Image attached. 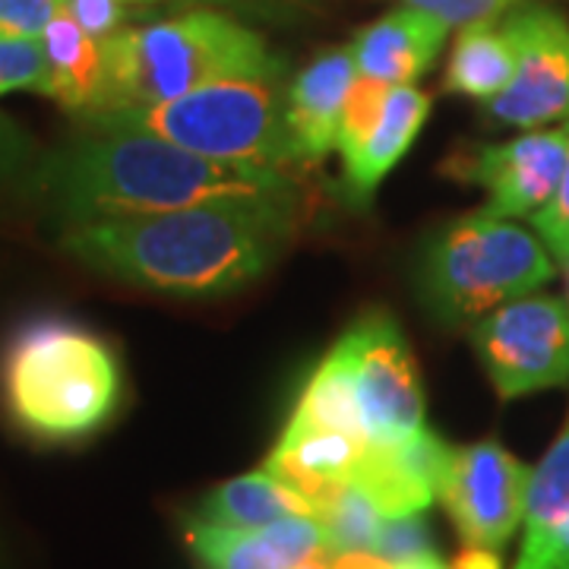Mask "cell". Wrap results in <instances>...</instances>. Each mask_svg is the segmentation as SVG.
Returning <instances> with one entry per match:
<instances>
[{"instance_id": "5b68a950", "label": "cell", "mask_w": 569, "mask_h": 569, "mask_svg": "<svg viewBox=\"0 0 569 569\" xmlns=\"http://www.w3.org/2000/svg\"><path fill=\"white\" fill-rule=\"evenodd\" d=\"M553 272L550 250L531 231L481 209L447 224L427 244L418 291L433 320L468 326L516 298L535 295Z\"/></svg>"}, {"instance_id": "484cf974", "label": "cell", "mask_w": 569, "mask_h": 569, "mask_svg": "<svg viewBox=\"0 0 569 569\" xmlns=\"http://www.w3.org/2000/svg\"><path fill=\"white\" fill-rule=\"evenodd\" d=\"M373 553L389 560L392 567H402L408 560H418L425 553H433L430 529L425 522V512H411V516H392L380 522Z\"/></svg>"}, {"instance_id": "f546056e", "label": "cell", "mask_w": 569, "mask_h": 569, "mask_svg": "<svg viewBox=\"0 0 569 569\" xmlns=\"http://www.w3.org/2000/svg\"><path fill=\"white\" fill-rule=\"evenodd\" d=\"M408 7H418L447 26H471V22L500 20L503 13L529 3V0H406Z\"/></svg>"}, {"instance_id": "44dd1931", "label": "cell", "mask_w": 569, "mask_h": 569, "mask_svg": "<svg viewBox=\"0 0 569 569\" xmlns=\"http://www.w3.org/2000/svg\"><path fill=\"white\" fill-rule=\"evenodd\" d=\"M291 427H320V430H339L355 440H367L365 415H361V402H358V387H355V373H351V361L342 342L326 351V358L313 367L310 380L298 396V406L288 418Z\"/></svg>"}, {"instance_id": "3957f363", "label": "cell", "mask_w": 569, "mask_h": 569, "mask_svg": "<svg viewBox=\"0 0 569 569\" xmlns=\"http://www.w3.org/2000/svg\"><path fill=\"white\" fill-rule=\"evenodd\" d=\"M104 82L86 121L171 102L187 92L234 77H276L284 61L263 36L219 10H190L149 26L121 29L102 41Z\"/></svg>"}, {"instance_id": "5bb4252c", "label": "cell", "mask_w": 569, "mask_h": 569, "mask_svg": "<svg viewBox=\"0 0 569 569\" xmlns=\"http://www.w3.org/2000/svg\"><path fill=\"white\" fill-rule=\"evenodd\" d=\"M447 32V22L406 3L365 26L348 48L361 77L389 86H415L433 67Z\"/></svg>"}, {"instance_id": "836d02e7", "label": "cell", "mask_w": 569, "mask_h": 569, "mask_svg": "<svg viewBox=\"0 0 569 569\" xmlns=\"http://www.w3.org/2000/svg\"><path fill=\"white\" fill-rule=\"evenodd\" d=\"M209 7H228V10H247V13H257L263 7V0H203Z\"/></svg>"}, {"instance_id": "d6986e66", "label": "cell", "mask_w": 569, "mask_h": 569, "mask_svg": "<svg viewBox=\"0 0 569 569\" xmlns=\"http://www.w3.org/2000/svg\"><path fill=\"white\" fill-rule=\"evenodd\" d=\"M291 516H317V512L301 490L284 485L272 471L257 468L209 490L193 519L222 529H266Z\"/></svg>"}, {"instance_id": "cb8c5ba5", "label": "cell", "mask_w": 569, "mask_h": 569, "mask_svg": "<svg viewBox=\"0 0 569 569\" xmlns=\"http://www.w3.org/2000/svg\"><path fill=\"white\" fill-rule=\"evenodd\" d=\"M389 89H392L389 82L373 80V77H358L351 82L346 108H342V123H339V142H336L342 164L351 162L365 149V142L373 137L387 108Z\"/></svg>"}, {"instance_id": "ba28073f", "label": "cell", "mask_w": 569, "mask_h": 569, "mask_svg": "<svg viewBox=\"0 0 569 569\" xmlns=\"http://www.w3.org/2000/svg\"><path fill=\"white\" fill-rule=\"evenodd\" d=\"M348 351L370 447H392L425 430L421 370L399 323L377 310L339 339Z\"/></svg>"}, {"instance_id": "d590c367", "label": "cell", "mask_w": 569, "mask_h": 569, "mask_svg": "<svg viewBox=\"0 0 569 569\" xmlns=\"http://www.w3.org/2000/svg\"><path fill=\"white\" fill-rule=\"evenodd\" d=\"M127 3H137V7H152V3H197V0H127Z\"/></svg>"}, {"instance_id": "e575fe53", "label": "cell", "mask_w": 569, "mask_h": 569, "mask_svg": "<svg viewBox=\"0 0 569 569\" xmlns=\"http://www.w3.org/2000/svg\"><path fill=\"white\" fill-rule=\"evenodd\" d=\"M399 569H449V567H443V563L437 560V553H425V557H418V560H408V563H402Z\"/></svg>"}, {"instance_id": "ffe728a7", "label": "cell", "mask_w": 569, "mask_h": 569, "mask_svg": "<svg viewBox=\"0 0 569 569\" xmlns=\"http://www.w3.org/2000/svg\"><path fill=\"white\" fill-rule=\"evenodd\" d=\"M516 77V44L507 26L497 20L471 22L459 29L443 73V89L449 96H466L488 104Z\"/></svg>"}, {"instance_id": "e0dca14e", "label": "cell", "mask_w": 569, "mask_h": 569, "mask_svg": "<svg viewBox=\"0 0 569 569\" xmlns=\"http://www.w3.org/2000/svg\"><path fill=\"white\" fill-rule=\"evenodd\" d=\"M430 114V96L418 86H392L389 89L383 118L377 123L373 137L365 142V149L342 164L346 197L351 206L370 203L380 181L399 164V159L418 140L421 127Z\"/></svg>"}, {"instance_id": "f1b7e54d", "label": "cell", "mask_w": 569, "mask_h": 569, "mask_svg": "<svg viewBox=\"0 0 569 569\" xmlns=\"http://www.w3.org/2000/svg\"><path fill=\"white\" fill-rule=\"evenodd\" d=\"M569 130V121H567ZM531 228L538 231L541 244L548 247L550 257L563 266L569 257V156H567V171H563V181L557 187L553 200H550L541 212H535L529 219Z\"/></svg>"}, {"instance_id": "83f0119b", "label": "cell", "mask_w": 569, "mask_h": 569, "mask_svg": "<svg viewBox=\"0 0 569 569\" xmlns=\"http://www.w3.org/2000/svg\"><path fill=\"white\" fill-rule=\"evenodd\" d=\"M63 0H0V39H41Z\"/></svg>"}, {"instance_id": "7c38bea8", "label": "cell", "mask_w": 569, "mask_h": 569, "mask_svg": "<svg viewBox=\"0 0 569 569\" xmlns=\"http://www.w3.org/2000/svg\"><path fill=\"white\" fill-rule=\"evenodd\" d=\"M358 80L351 48H329L284 89V123L298 162H320L339 142L348 89Z\"/></svg>"}, {"instance_id": "6da1fadb", "label": "cell", "mask_w": 569, "mask_h": 569, "mask_svg": "<svg viewBox=\"0 0 569 569\" xmlns=\"http://www.w3.org/2000/svg\"><path fill=\"white\" fill-rule=\"evenodd\" d=\"M295 231L291 193L70 224L63 247L96 272L178 298H219L260 279Z\"/></svg>"}, {"instance_id": "7a4b0ae2", "label": "cell", "mask_w": 569, "mask_h": 569, "mask_svg": "<svg viewBox=\"0 0 569 569\" xmlns=\"http://www.w3.org/2000/svg\"><path fill=\"white\" fill-rule=\"evenodd\" d=\"M44 190L70 224L291 193L276 168L206 159L137 130H99L44 168Z\"/></svg>"}, {"instance_id": "277c9868", "label": "cell", "mask_w": 569, "mask_h": 569, "mask_svg": "<svg viewBox=\"0 0 569 569\" xmlns=\"http://www.w3.org/2000/svg\"><path fill=\"white\" fill-rule=\"evenodd\" d=\"M3 406L36 440L73 443L102 430L123 399L111 346L70 320H36L7 346Z\"/></svg>"}, {"instance_id": "ac0fdd59", "label": "cell", "mask_w": 569, "mask_h": 569, "mask_svg": "<svg viewBox=\"0 0 569 569\" xmlns=\"http://www.w3.org/2000/svg\"><path fill=\"white\" fill-rule=\"evenodd\" d=\"M41 48L48 61V89L44 96L63 104L73 114H89L104 82L102 41H96L67 10H61L41 32Z\"/></svg>"}, {"instance_id": "9c48e42d", "label": "cell", "mask_w": 569, "mask_h": 569, "mask_svg": "<svg viewBox=\"0 0 569 569\" xmlns=\"http://www.w3.org/2000/svg\"><path fill=\"white\" fill-rule=\"evenodd\" d=\"M509 39L516 44V77L493 102L488 121L519 130L569 121V20L541 3H522L509 13Z\"/></svg>"}, {"instance_id": "8fae6325", "label": "cell", "mask_w": 569, "mask_h": 569, "mask_svg": "<svg viewBox=\"0 0 569 569\" xmlns=\"http://www.w3.org/2000/svg\"><path fill=\"white\" fill-rule=\"evenodd\" d=\"M569 156V130H529L509 142H485L456 152L443 171L468 183L488 187L485 212L500 219L535 216L553 200L563 181Z\"/></svg>"}, {"instance_id": "2e32d148", "label": "cell", "mask_w": 569, "mask_h": 569, "mask_svg": "<svg viewBox=\"0 0 569 569\" xmlns=\"http://www.w3.org/2000/svg\"><path fill=\"white\" fill-rule=\"evenodd\" d=\"M365 452L367 443L339 430L284 425L282 437L266 456L263 468L282 478L284 485L301 490L313 512H320L326 500L351 481Z\"/></svg>"}, {"instance_id": "52a82bcc", "label": "cell", "mask_w": 569, "mask_h": 569, "mask_svg": "<svg viewBox=\"0 0 569 569\" xmlns=\"http://www.w3.org/2000/svg\"><path fill=\"white\" fill-rule=\"evenodd\" d=\"M471 342L503 402L569 383L567 298H516L478 320Z\"/></svg>"}, {"instance_id": "4dcf8cb0", "label": "cell", "mask_w": 569, "mask_h": 569, "mask_svg": "<svg viewBox=\"0 0 569 569\" xmlns=\"http://www.w3.org/2000/svg\"><path fill=\"white\" fill-rule=\"evenodd\" d=\"M336 569H399L389 560L377 557L373 550H361V553H339L336 557Z\"/></svg>"}, {"instance_id": "603a6c76", "label": "cell", "mask_w": 569, "mask_h": 569, "mask_svg": "<svg viewBox=\"0 0 569 569\" xmlns=\"http://www.w3.org/2000/svg\"><path fill=\"white\" fill-rule=\"evenodd\" d=\"M320 526H323L326 548L339 553H361L373 550L377 531L383 522V512L377 503L367 497L365 490L355 488L351 481L336 490L317 512Z\"/></svg>"}, {"instance_id": "9a60e30c", "label": "cell", "mask_w": 569, "mask_h": 569, "mask_svg": "<svg viewBox=\"0 0 569 569\" xmlns=\"http://www.w3.org/2000/svg\"><path fill=\"white\" fill-rule=\"evenodd\" d=\"M512 569H569V418L531 468L522 548Z\"/></svg>"}, {"instance_id": "1f68e13d", "label": "cell", "mask_w": 569, "mask_h": 569, "mask_svg": "<svg viewBox=\"0 0 569 569\" xmlns=\"http://www.w3.org/2000/svg\"><path fill=\"white\" fill-rule=\"evenodd\" d=\"M452 569H500V557L493 553V550H478V548H468Z\"/></svg>"}, {"instance_id": "8992f818", "label": "cell", "mask_w": 569, "mask_h": 569, "mask_svg": "<svg viewBox=\"0 0 569 569\" xmlns=\"http://www.w3.org/2000/svg\"><path fill=\"white\" fill-rule=\"evenodd\" d=\"M276 77H234L200 86L181 99L92 118L99 130H137L206 159L276 168L298 162Z\"/></svg>"}, {"instance_id": "7402d4cb", "label": "cell", "mask_w": 569, "mask_h": 569, "mask_svg": "<svg viewBox=\"0 0 569 569\" xmlns=\"http://www.w3.org/2000/svg\"><path fill=\"white\" fill-rule=\"evenodd\" d=\"M351 485L365 490L367 497L377 503V509L383 512V519L425 512L433 500H440L437 490L430 488L402 456L399 443L367 447L355 475H351Z\"/></svg>"}, {"instance_id": "d4e9b609", "label": "cell", "mask_w": 569, "mask_h": 569, "mask_svg": "<svg viewBox=\"0 0 569 569\" xmlns=\"http://www.w3.org/2000/svg\"><path fill=\"white\" fill-rule=\"evenodd\" d=\"M48 89V61L41 39H0V96Z\"/></svg>"}, {"instance_id": "4316f807", "label": "cell", "mask_w": 569, "mask_h": 569, "mask_svg": "<svg viewBox=\"0 0 569 569\" xmlns=\"http://www.w3.org/2000/svg\"><path fill=\"white\" fill-rule=\"evenodd\" d=\"M63 10L96 41L118 36L133 17L146 13V7L127 3V0H63Z\"/></svg>"}, {"instance_id": "8d00e7d4", "label": "cell", "mask_w": 569, "mask_h": 569, "mask_svg": "<svg viewBox=\"0 0 569 569\" xmlns=\"http://www.w3.org/2000/svg\"><path fill=\"white\" fill-rule=\"evenodd\" d=\"M563 279H567V305H569V257H567V263H563Z\"/></svg>"}, {"instance_id": "d6a6232c", "label": "cell", "mask_w": 569, "mask_h": 569, "mask_svg": "<svg viewBox=\"0 0 569 569\" xmlns=\"http://www.w3.org/2000/svg\"><path fill=\"white\" fill-rule=\"evenodd\" d=\"M295 569H336V553L329 548L313 550V553H310L307 560H301Z\"/></svg>"}, {"instance_id": "30bf717a", "label": "cell", "mask_w": 569, "mask_h": 569, "mask_svg": "<svg viewBox=\"0 0 569 569\" xmlns=\"http://www.w3.org/2000/svg\"><path fill=\"white\" fill-rule=\"evenodd\" d=\"M531 468L497 440L456 449L440 500L468 548L497 550L526 519Z\"/></svg>"}, {"instance_id": "4fadbf2b", "label": "cell", "mask_w": 569, "mask_h": 569, "mask_svg": "<svg viewBox=\"0 0 569 569\" xmlns=\"http://www.w3.org/2000/svg\"><path fill=\"white\" fill-rule=\"evenodd\" d=\"M187 545L203 569H295L326 548L317 516H291L266 529H222L190 519Z\"/></svg>"}]
</instances>
